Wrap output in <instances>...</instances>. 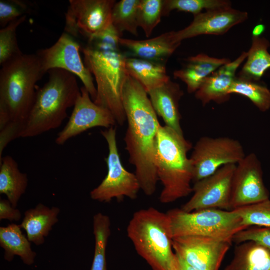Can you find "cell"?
Instances as JSON below:
<instances>
[{"label": "cell", "instance_id": "cell-1", "mask_svg": "<svg viewBox=\"0 0 270 270\" xmlns=\"http://www.w3.org/2000/svg\"><path fill=\"white\" fill-rule=\"evenodd\" d=\"M122 101L128 122L124 140L129 162L135 167L140 190L150 196L158 180L155 155L160 124L147 92L128 74L122 88Z\"/></svg>", "mask_w": 270, "mask_h": 270}, {"label": "cell", "instance_id": "cell-2", "mask_svg": "<svg viewBox=\"0 0 270 270\" xmlns=\"http://www.w3.org/2000/svg\"><path fill=\"white\" fill-rule=\"evenodd\" d=\"M0 70V158L12 140L20 138L33 106L36 82L44 74L36 54H22ZM0 159V160H1Z\"/></svg>", "mask_w": 270, "mask_h": 270}, {"label": "cell", "instance_id": "cell-3", "mask_svg": "<svg viewBox=\"0 0 270 270\" xmlns=\"http://www.w3.org/2000/svg\"><path fill=\"white\" fill-rule=\"evenodd\" d=\"M48 82L37 90L20 138L39 136L58 128L80 92L74 74L64 70H49Z\"/></svg>", "mask_w": 270, "mask_h": 270}, {"label": "cell", "instance_id": "cell-4", "mask_svg": "<svg viewBox=\"0 0 270 270\" xmlns=\"http://www.w3.org/2000/svg\"><path fill=\"white\" fill-rule=\"evenodd\" d=\"M81 50L84 64L94 76L96 84L94 102L109 110L116 123L122 125L126 120L122 92L128 76L126 56L120 48L96 41H88Z\"/></svg>", "mask_w": 270, "mask_h": 270}, {"label": "cell", "instance_id": "cell-5", "mask_svg": "<svg viewBox=\"0 0 270 270\" xmlns=\"http://www.w3.org/2000/svg\"><path fill=\"white\" fill-rule=\"evenodd\" d=\"M192 143L171 128L160 124L156 140L155 164L163 188L159 200L169 204L192 192L193 168L188 152Z\"/></svg>", "mask_w": 270, "mask_h": 270}, {"label": "cell", "instance_id": "cell-6", "mask_svg": "<svg viewBox=\"0 0 270 270\" xmlns=\"http://www.w3.org/2000/svg\"><path fill=\"white\" fill-rule=\"evenodd\" d=\"M136 252L153 270H178L166 213L150 207L136 212L126 228Z\"/></svg>", "mask_w": 270, "mask_h": 270}, {"label": "cell", "instance_id": "cell-7", "mask_svg": "<svg viewBox=\"0 0 270 270\" xmlns=\"http://www.w3.org/2000/svg\"><path fill=\"white\" fill-rule=\"evenodd\" d=\"M173 238L184 236H204L230 242L238 232L247 228L234 210L216 208L187 212L173 208L166 212Z\"/></svg>", "mask_w": 270, "mask_h": 270}, {"label": "cell", "instance_id": "cell-8", "mask_svg": "<svg viewBox=\"0 0 270 270\" xmlns=\"http://www.w3.org/2000/svg\"><path fill=\"white\" fill-rule=\"evenodd\" d=\"M101 134L108 146V154L105 158L108 172L101 183L90 192L91 198L100 202H110L114 198L120 200L125 196L136 199L140 185L136 174L128 171L121 162L116 128H109L101 131Z\"/></svg>", "mask_w": 270, "mask_h": 270}, {"label": "cell", "instance_id": "cell-9", "mask_svg": "<svg viewBox=\"0 0 270 270\" xmlns=\"http://www.w3.org/2000/svg\"><path fill=\"white\" fill-rule=\"evenodd\" d=\"M245 156L244 148L237 140L227 136H202L194 146L190 158L192 181L208 177L225 165L236 164Z\"/></svg>", "mask_w": 270, "mask_h": 270}, {"label": "cell", "instance_id": "cell-10", "mask_svg": "<svg viewBox=\"0 0 270 270\" xmlns=\"http://www.w3.org/2000/svg\"><path fill=\"white\" fill-rule=\"evenodd\" d=\"M78 42L70 34L64 32L52 46L37 51L44 74L52 69L66 70L77 76L83 83L93 101L96 96V88L92 74L82 62Z\"/></svg>", "mask_w": 270, "mask_h": 270}, {"label": "cell", "instance_id": "cell-11", "mask_svg": "<svg viewBox=\"0 0 270 270\" xmlns=\"http://www.w3.org/2000/svg\"><path fill=\"white\" fill-rule=\"evenodd\" d=\"M114 0H70L65 14V32L74 37L82 36L88 40L112 24Z\"/></svg>", "mask_w": 270, "mask_h": 270}, {"label": "cell", "instance_id": "cell-12", "mask_svg": "<svg viewBox=\"0 0 270 270\" xmlns=\"http://www.w3.org/2000/svg\"><path fill=\"white\" fill-rule=\"evenodd\" d=\"M236 164L225 165L194 182L193 194L181 208L187 212L216 208L230 210L232 180Z\"/></svg>", "mask_w": 270, "mask_h": 270}, {"label": "cell", "instance_id": "cell-13", "mask_svg": "<svg viewBox=\"0 0 270 270\" xmlns=\"http://www.w3.org/2000/svg\"><path fill=\"white\" fill-rule=\"evenodd\" d=\"M231 244L204 236L172 238L175 253L196 270H218Z\"/></svg>", "mask_w": 270, "mask_h": 270}, {"label": "cell", "instance_id": "cell-14", "mask_svg": "<svg viewBox=\"0 0 270 270\" xmlns=\"http://www.w3.org/2000/svg\"><path fill=\"white\" fill-rule=\"evenodd\" d=\"M269 199L264 186L261 163L250 153L240 161L234 171L230 203V210Z\"/></svg>", "mask_w": 270, "mask_h": 270}, {"label": "cell", "instance_id": "cell-15", "mask_svg": "<svg viewBox=\"0 0 270 270\" xmlns=\"http://www.w3.org/2000/svg\"><path fill=\"white\" fill-rule=\"evenodd\" d=\"M80 90L67 124L56 138L55 142L58 145L64 144L70 138L90 128H108L114 126L116 123L109 110L94 103L84 86L81 87Z\"/></svg>", "mask_w": 270, "mask_h": 270}, {"label": "cell", "instance_id": "cell-16", "mask_svg": "<svg viewBox=\"0 0 270 270\" xmlns=\"http://www.w3.org/2000/svg\"><path fill=\"white\" fill-rule=\"evenodd\" d=\"M248 18L246 12L232 6L206 10L194 16L192 22L184 29L174 31V36L176 41L181 42L182 40L202 34H224Z\"/></svg>", "mask_w": 270, "mask_h": 270}, {"label": "cell", "instance_id": "cell-17", "mask_svg": "<svg viewBox=\"0 0 270 270\" xmlns=\"http://www.w3.org/2000/svg\"><path fill=\"white\" fill-rule=\"evenodd\" d=\"M247 55V52H243L236 60L222 66L206 78L194 93L196 98L203 106L212 101L220 104L228 100L229 90L236 76V71Z\"/></svg>", "mask_w": 270, "mask_h": 270}, {"label": "cell", "instance_id": "cell-18", "mask_svg": "<svg viewBox=\"0 0 270 270\" xmlns=\"http://www.w3.org/2000/svg\"><path fill=\"white\" fill-rule=\"evenodd\" d=\"M148 94L155 112L163 119L165 126L184 135L179 110V102L184 92L180 85L170 80Z\"/></svg>", "mask_w": 270, "mask_h": 270}, {"label": "cell", "instance_id": "cell-19", "mask_svg": "<svg viewBox=\"0 0 270 270\" xmlns=\"http://www.w3.org/2000/svg\"><path fill=\"white\" fill-rule=\"evenodd\" d=\"M120 44L136 58L165 64L181 42L176 40L171 31L144 40L121 38Z\"/></svg>", "mask_w": 270, "mask_h": 270}, {"label": "cell", "instance_id": "cell-20", "mask_svg": "<svg viewBox=\"0 0 270 270\" xmlns=\"http://www.w3.org/2000/svg\"><path fill=\"white\" fill-rule=\"evenodd\" d=\"M230 62L228 58H216L199 54L188 58L186 64L175 70L173 75L175 78L185 83L188 92L195 93L206 78Z\"/></svg>", "mask_w": 270, "mask_h": 270}, {"label": "cell", "instance_id": "cell-21", "mask_svg": "<svg viewBox=\"0 0 270 270\" xmlns=\"http://www.w3.org/2000/svg\"><path fill=\"white\" fill-rule=\"evenodd\" d=\"M60 209L53 206L50 208L38 204L34 208L24 212V216L20 225L24 230L30 242L36 245L44 243L54 226L58 221Z\"/></svg>", "mask_w": 270, "mask_h": 270}, {"label": "cell", "instance_id": "cell-22", "mask_svg": "<svg viewBox=\"0 0 270 270\" xmlns=\"http://www.w3.org/2000/svg\"><path fill=\"white\" fill-rule=\"evenodd\" d=\"M224 270H270V250L253 241L237 244Z\"/></svg>", "mask_w": 270, "mask_h": 270}, {"label": "cell", "instance_id": "cell-23", "mask_svg": "<svg viewBox=\"0 0 270 270\" xmlns=\"http://www.w3.org/2000/svg\"><path fill=\"white\" fill-rule=\"evenodd\" d=\"M126 68L128 74L137 80L147 93L170 80L165 64L126 57Z\"/></svg>", "mask_w": 270, "mask_h": 270}, {"label": "cell", "instance_id": "cell-24", "mask_svg": "<svg viewBox=\"0 0 270 270\" xmlns=\"http://www.w3.org/2000/svg\"><path fill=\"white\" fill-rule=\"evenodd\" d=\"M28 185L26 174L20 172L16 161L10 156L0 160V194H4L14 208L16 207Z\"/></svg>", "mask_w": 270, "mask_h": 270}, {"label": "cell", "instance_id": "cell-25", "mask_svg": "<svg viewBox=\"0 0 270 270\" xmlns=\"http://www.w3.org/2000/svg\"><path fill=\"white\" fill-rule=\"evenodd\" d=\"M0 245L4 250L6 260L10 261L16 255L26 264L34 262L36 253L32 250L29 240L21 231L20 225L12 224L1 226Z\"/></svg>", "mask_w": 270, "mask_h": 270}, {"label": "cell", "instance_id": "cell-26", "mask_svg": "<svg viewBox=\"0 0 270 270\" xmlns=\"http://www.w3.org/2000/svg\"><path fill=\"white\" fill-rule=\"evenodd\" d=\"M269 41L264 37H252V44L248 52L246 61L238 76L259 82L265 72L270 68Z\"/></svg>", "mask_w": 270, "mask_h": 270}, {"label": "cell", "instance_id": "cell-27", "mask_svg": "<svg viewBox=\"0 0 270 270\" xmlns=\"http://www.w3.org/2000/svg\"><path fill=\"white\" fill-rule=\"evenodd\" d=\"M229 94L246 97L261 112H265L270 108V90L259 82L236 76L229 90Z\"/></svg>", "mask_w": 270, "mask_h": 270}, {"label": "cell", "instance_id": "cell-28", "mask_svg": "<svg viewBox=\"0 0 270 270\" xmlns=\"http://www.w3.org/2000/svg\"><path fill=\"white\" fill-rule=\"evenodd\" d=\"M140 0H121L112 8V22L122 36L124 32L138 36V12Z\"/></svg>", "mask_w": 270, "mask_h": 270}, {"label": "cell", "instance_id": "cell-29", "mask_svg": "<svg viewBox=\"0 0 270 270\" xmlns=\"http://www.w3.org/2000/svg\"><path fill=\"white\" fill-rule=\"evenodd\" d=\"M109 217L98 212L94 216L93 229L95 239L94 253L90 270H106V251L110 234Z\"/></svg>", "mask_w": 270, "mask_h": 270}, {"label": "cell", "instance_id": "cell-30", "mask_svg": "<svg viewBox=\"0 0 270 270\" xmlns=\"http://www.w3.org/2000/svg\"><path fill=\"white\" fill-rule=\"evenodd\" d=\"M232 6L226 0H163L162 16H166L173 10L192 13L194 16L206 10Z\"/></svg>", "mask_w": 270, "mask_h": 270}, {"label": "cell", "instance_id": "cell-31", "mask_svg": "<svg viewBox=\"0 0 270 270\" xmlns=\"http://www.w3.org/2000/svg\"><path fill=\"white\" fill-rule=\"evenodd\" d=\"M234 210L240 216L241 224L248 228L254 226L270 228V199Z\"/></svg>", "mask_w": 270, "mask_h": 270}, {"label": "cell", "instance_id": "cell-32", "mask_svg": "<svg viewBox=\"0 0 270 270\" xmlns=\"http://www.w3.org/2000/svg\"><path fill=\"white\" fill-rule=\"evenodd\" d=\"M26 15L10 22L0 30V64L2 65L11 59L23 53L18 47L16 30L26 19Z\"/></svg>", "mask_w": 270, "mask_h": 270}, {"label": "cell", "instance_id": "cell-33", "mask_svg": "<svg viewBox=\"0 0 270 270\" xmlns=\"http://www.w3.org/2000/svg\"><path fill=\"white\" fill-rule=\"evenodd\" d=\"M163 0H140L138 12V27L149 37L162 16Z\"/></svg>", "mask_w": 270, "mask_h": 270}, {"label": "cell", "instance_id": "cell-34", "mask_svg": "<svg viewBox=\"0 0 270 270\" xmlns=\"http://www.w3.org/2000/svg\"><path fill=\"white\" fill-rule=\"evenodd\" d=\"M30 10L26 2L20 0H0V26L3 28L14 20L26 15Z\"/></svg>", "mask_w": 270, "mask_h": 270}, {"label": "cell", "instance_id": "cell-35", "mask_svg": "<svg viewBox=\"0 0 270 270\" xmlns=\"http://www.w3.org/2000/svg\"><path fill=\"white\" fill-rule=\"evenodd\" d=\"M246 241L254 242L270 250V228L250 226L238 232L232 238L236 244Z\"/></svg>", "mask_w": 270, "mask_h": 270}, {"label": "cell", "instance_id": "cell-36", "mask_svg": "<svg viewBox=\"0 0 270 270\" xmlns=\"http://www.w3.org/2000/svg\"><path fill=\"white\" fill-rule=\"evenodd\" d=\"M20 211L14 208L8 200H0V220H8L10 221H18L20 220Z\"/></svg>", "mask_w": 270, "mask_h": 270}, {"label": "cell", "instance_id": "cell-37", "mask_svg": "<svg viewBox=\"0 0 270 270\" xmlns=\"http://www.w3.org/2000/svg\"><path fill=\"white\" fill-rule=\"evenodd\" d=\"M266 29V26L262 24H259L256 25L253 28L252 31V36L260 37Z\"/></svg>", "mask_w": 270, "mask_h": 270}, {"label": "cell", "instance_id": "cell-38", "mask_svg": "<svg viewBox=\"0 0 270 270\" xmlns=\"http://www.w3.org/2000/svg\"><path fill=\"white\" fill-rule=\"evenodd\" d=\"M176 256L178 257V270H196L194 268L186 262L179 256H178L177 254Z\"/></svg>", "mask_w": 270, "mask_h": 270}]
</instances>
